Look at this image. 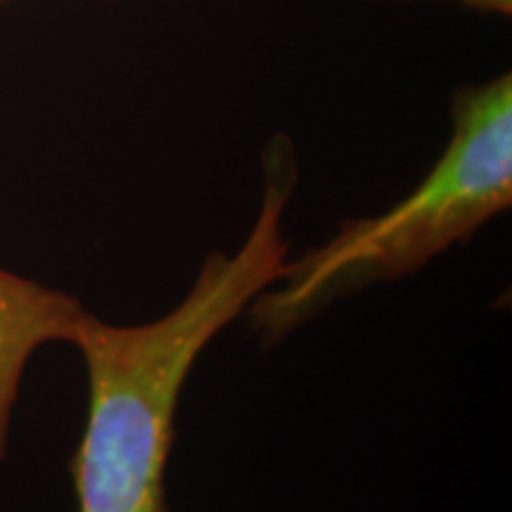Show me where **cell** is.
<instances>
[{"mask_svg": "<svg viewBox=\"0 0 512 512\" xmlns=\"http://www.w3.org/2000/svg\"><path fill=\"white\" fill-rule=\"evenodd\" d=\"M297 185L285 136L264 150V200L233 254L211 252L188 297L143 325H110L88 311L74 347L88 375V418L69 472L79 512H166V465L192 366L219 332L285 271L283 214Z\"/></svg>", "mask_w": 512, "mask_h": 512, "instance_id": "cell-1", "label": "cell"}, {"mask_svg": "<svg viewBox=\"0 0 512 512\" xmlns=\"http://www.w3.org/2000/svg\"><path fill=\"white\" fill-rule=\"evenodd\" d=\"M453 133L415 188L384 214L339 223L249 304L252 328L278 342L337 299L406 278L463 245L512 204V76L467 83L451 100Z\"/></svg>", "mask_w": 512, "mask_h": 512, "instance_id": "cell-2", "label": "cell"}, {"mask_svg": "<svg viewBox=\"0 0 512 512\" xmlns=\"http://www.w3.org/2000/svg\"><path fill=\"white\" fill-rule=\"evenodd\" d=\"M86 316L72 294L0 268V460L8 453L12 408L31 356L53 342L74 347Z\"/></svg>", "mask_w": 512, "mask_h": 512, "instance_id": "cell-3", "label": "cell"}, {"mask_svg": "<svg viewBox=\"0 0 512 512\" xmlns=\"http://www.w3.org/2000/svg\"><path fill=\"white\" fill-rule=\"evenodd\" d=\"M366 3H425V0H366ZM427 3H453L458 8L486 17H512V0H427Z\"/></svg>", "mask_w": 512, "mask_h": 512, "instance_id": "cell-4", "label": "cell"}, {"mask_svg": "<svg viewBox=\"0 0 512 512\" xmlns=\"http://www.w3.org/2000/svg\"><path fill=\"white\" fill-rule=\"evenodd\" d=\"M3 3H10V0H0V5H3Z\"/></svg>", "mask_w": 512, "mask_h": 512, "instance_id": "cell-5", "label": "cell"}]
</instances>
